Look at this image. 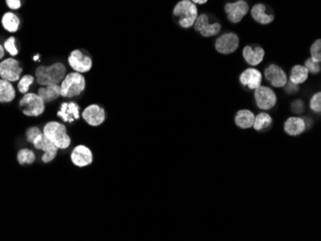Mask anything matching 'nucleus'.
<instances>
[{"instance_id": "obj_1", "label": "nucleus", "mask_w": 321, "mask_h": 241, "mask_svg": "<svg viewBox=\"0 0 321 241\" xmlns=\"http://www.w3.org/2000/svg\"><path fill=\"white\" fill-rule=\"evenodd\" d=\"M66 67L62 63H55L49 67L41 66L37 69V82L40 86L60 85L66 76Z\"/></svg>"}, {"instance_id": "obj_2", "label": "nucleus", "mask_w": 321, "mask_h": 241, "mask_svg": "<svg viewBox=\"0 0 321 241\" xmlns=\"http://www.w3.org/2000/svg\"><path fill=\"white\" fill-rule=\"evenodd\" d=\"M42 134L59 149L69 148L72 143L66 126L60 122L51 121L46 123L43 127Z\"/></svg>"}, {"instance_id": "obj_3", "label": "nucleus", "mask_w": 321, "mask_h": 241, "mask_svg": "<svg viewBox=\"0 0 321 241\" xmlns=\"http://www.w3.org/2000/svg\"><path fill=\"white\" fill-rule=\"evenodd\" d=\"M173 15L178 19V24L182 28H191L198 17L197 5L191 0H181L175 5Z\"/></svg>"}, {"instance_id": "obj_4", "label": "nucleus", "mask_w": 321, "mask_h": 241, "mask_svg": "<svg viewBox=\"0 0 321 241\" xmlns=\"http://www.w3.org/2000/svg\"><path fill=\"white\" fill-rule=\"evenodd\" d=\"M86 88L85 77L79 72H72L66 75L60 84L61 96L72 98L83 93Z\"/></svg>"}, {"instance_id": "obj_5", "label": "nucleus", "mask_w": 321, "mask_h": 241, "mask_svg": "<svg viewBox=\"0 0 321 241\" xmlns=\"http://www.w3.org/2000/svg\"><path fill=\"white\" fill-rule=\"evenodd\" d=\"M19 107L26 116H39L45 110V102L38 93H27L19 101Z\"/></svg>"}, {"instance_id": "obj_6", "label": "nucleus", "mask_w": 321, "mask_h": 241, "mask_svg": "<svg viewBox=\"0 0 321 241\" xmlns=\"http://www.w3.org/2000/svg\"><path fill=\"white\" fill-rule=\"evenodd\" d=\"M254 97L257 107L261 110H270L277 103V96L275 93L270 88L265 86H260L255 90Z\"/></svg>"}, {"instance_id": "obj_7", "label": "nucleus", "mask_w": 321, "mask_h": 241, "mask_svg": "<svg viewBox=\"0 0 321 241\" xmlns=\"http://www.w3.org/2000/svg\"><path fill=\"white\" fill-rule=\"evenodd\" d=\"M195 29L203 37H214L220 32L221 25L217 21H211L210 17L206 14H201L197 17L195 22Z\"/></svg>"}, {"instance_id": "obj_8", "label": "nucleus", "mask_w": 321, "mask_h": 241, "mask_svg": "<svg viewBox=\"0 0 321 241\" xmlns=\"http://www.w3.org/2000/svg\"><path fill=\"white\" fill-rule=\"evenodd\" d=\"M22 69L18 61L14 58H8L0 63V77L9 82H16L20 78Z\"/></svg>"}, {"instance_id": "obj_9", "label": "nucleus", "mask_w": 321, "mask_h": 241, "mask_svg": "<svg viewBox=\"0 0 321 241\" xmlns=\"http://www.w3.org/2000/svg\"><path fill=\"white\" fill-rule=\"evenodd\" d=\"M32 144L34 145L35 148L44 152V154L41 157V161L44 164H48V163L52 162L56 158L58 150H59V148L54 144L53 142H51L42 133L37 137L36 138L33 140Z\"/></svg>"}, {"instance_id": "obj_10", "label": "nucleus", "mask_w": 321, "mask_h": 241, "mask_svg": "<svg viewBox=\"0 0 321 241\" xmlns=\"http://www.w3.org/2000/svg\"><path fill=\"white\" fill-rule=\"evenodd\" d=\"M239 45H240L239 37L237 34L232 32H228L221 35L215 40L214 43V47L216 51L224 55L234 53L239 48Z\"/></svg>"}, {"instance_id": "obj_11", "label": "nucleus", "mask_w": 321, "mask_h": 241, "mask_svg": "<svg viewBox=\"0 0 321 241\" xmlns=\"http://www.w3.org/2000/svg\"><path fill=\"white\" fill-rule=\"evenodd\" d=\"M224 9L229 21L232 23H239L248 13L249 6L245 0H238L236 2L226 3Z\"/></svg>"}, {"instance_id": "obj_12", "label": "nucleus", "mask_w": 321, "mask_h": 241, "mask_svg": "<svg viewBox=\"0 0 321 241\" xmlns=\"http://www.w3.org/2000/svg\"><path fill=\"white\" fill-rule=\"evenodd\" d=\"M69 64L75 72L85 73L92 68V60L89 56L83 54L80 50H73L69 57Z\"/></svg>"}, {"instance_id": "obj_13", "label": "nucleus", "mask_w": 321, "mask_h": 241, "mask_svg": "<svg viewBox=\"0 0 321 241\" xmlns=\"http://www.w3.org/2000/svg\"><path fill=\"white\" fill-rule=\"evenodd\" d=\"M83 119L93 127L96 126H100L101 124H103V122L106 119V112L105 110L100 107L99 105H90L89 107H87L83 113H82Z\"/></svg>"}, {"instance_id": "obj_14", "label": "nucleus", "mask_w": 321, "mask_h": 241, "mask_svg": "<svg viewBox=\"0 0 321 241\" xmlns=\"http://www.w3.org/2000/svg\"><path fill=\"white\" fill-rule=\"evenodd\" d=\"M265 77L268 83L275 88H283L287 83V76L285 70L277 65H270L265 70Z\"/></svg>"}, {"instance_id": "obj_15", "label": "nucleus", "mask_w": 321, "mask_h": 241, "mask_svg": "<svg viewBox=\"0 0 321 241\" xmlns=\"http://www.w3.org/2000/svg\"><path fill=\"white\" fill-rule=\"evenodd\" d=\"M71 160L72 164L76 167H88L92 164L93 161L92 152L85 145H78L72 150Z\"/></svg>"}, {"instance_id": "obj_16", "label": "nucleus", "mask_w": 321, "mask_h": 241, "mask_svg": "<svg viewBox=\"0 0 321 241\" xmlns=\"http://www.w3.org/2000/svg\"><path fill=\"white\" fill-rule=\"evenodd\" d=\"M263 76L262 73L256 69H247L240 75L241 84L247 88L250 91L256 90L262 85Z\"/></svg>"}, {"instance_id": "obj_17", "label": "nucleus", "mask_w": 321, "mask_h": 241, "mask_svg": "<svg viewBox=\"0 0 321 241\" xmlns=\"http://www.w3.org/2000/svg\"><path fill=\"white\" fill-rule=\"evenodd\" d=\"M57 115L62 118L64 122L72 123L80 118V107L75 102H64L61 105Z\"/></svg>"}, {"instance_id": "obj_18", "label": "nucleus", "mask_w": 321, "mask_h": 241, "mask_svg": "<svg viewBox=\"0 0 321 241\" xmlns=\"http://www.w3.org/2000/svg\"><path fill=\"white\" fill-rule=\"evenodd\" d=\"M242 55L248 65L255 67L262 63V61L264 60L265 50L262 46L258 44H249L243 48Z\"/></svg>"}, {"instance_id": "obj_19", "label": "nucleus", "mask_w": 321, "mask_h": 241, "mask_svg": "<svg viewBox=\"0 0 321 241\" xmlns=\"http://www.w3.org/2000/svg\"><path fill=\"white\" fill-rule=\"evenodd\" d=\"M251 17L255 21H257L258 23L263 24V25L269 24L274 20V16L272 14L267 13V6L262 3L256 4L252 7Z\"/></svg>"}, {"instance_id": "obj_20", "label": "nucleus", "mask_w": 321, "mask_h": 241, "mask_svg": "<svg viewBox=\"0 0 321 241\" xmlns=\"http://www.w3.org/2000/svg\"><path fill=\"white\" fill-rule=\"evenodd\" d=\"M284 130L289 136L296 137L299 136L306 130L305 120L301 117L291 116L286 119L284 124Z\"/></svg>"}, {"instance_id": "obj_21", "label": "nucleus", "mask_w": 321, "mask_h": 241, "mask_svg": "<svg viewBox=\"0 0 321 241\" xmlns=\"http://www.w3.org/2000/svg\"><path fill=\"white\" fill-rule=\"evenodd\" d=\"M255 115L249 110H241L238 111L235 116V123L241 129H249L253 127Z\"/></svg>"}, {"instance_id": "obj_22", "label": "nucleus", "mask_w": 321, "mask_h": 241, "mask_svg": "<svg viewBox=\"0 0 321 241\" xmlns=\"http://www.w3.org/2000/svg\"><path fill=\"white\" fill-rule=\"evenodd\" d=\"M16 98V91L11 82L0 79V102L9 103Z\"/></svg>"}, {"instance_id": "obj_23", "label": "nucleus", "mask_w": 321, "mask_h": 241, "mask_svg": "<svg viewBox=\"0 0 321 241\" xmlns=\"http://www.w3.org/2000/svg\"><path fill=\"white\" fill-rule=\"evenodd\" d=\"M38 94L44 102H52L61 96L60 85H48L39 89Z\"/></svg>"}, {"instance_id": "obj_24", "label": "nucleus", "mask_w": 321, "mask_h": 241, "mask_svg": "<svg viewBox=\"0 0 321 241\" xmlns=\"http://www.w3.org/2000/svg\"><path fill=\"white\" fill-rule=\"evenodd\" d=\"M1 23L3 28L10 32L15 33L18 30V27L20 25V20L18 19V16L12 12H8L3 15L1 19Z\"/></svg>"}, {"instance_id": "obj_25", "label": "nucleus", "mask_w": 321, "mask_h": 241, "mask_svg": "<svg viewBox=\"0 0 321 241\" xmlns=\"http://www.w3.org/2000/svg\"><path fill=\"white\" fill-rule=\"evenodd\" d=\"M308 77H309V71L307 70V69L303 66L297 65L291 69L289 80L292 84L300 85L307 81Z\"/></svg>"}, {"instance_id": "obj_26", "label": "nucleus", "mask_w": 321, "mask_h": 241, "mask_svg": "<svg viewBox=\"0 0 321 241\" xmlns=\"http://www.w3.org/2000/svg\"><path fill=\"white\" fill-rule=\"evenodd\" d=\"M272 125V118L267 112H260L255 116L253 128L257 132H265L268 130Z\"/></svg>"}, {"instance_id": "obj_27", "label": "nucleus", "mask_w": 321, "mask_h": 241, "mask_svg": "<svg viewBox=\"0 0 321 241\" xmlns=\"http://www.w3.org/2000/svg\"><path fill=\"white\" fill-rule=\"evenodd\" d=\"M18 164L20 166H24V165H32L35 161H36V155L35 153L28 148L20 149L18 152Z\"/></svg>"}, {"instance_id": "obj_28", "label": "nucleus", "mask_w": 321, "mask_h": 241, "mask_svg": "<svg viewBox=\"0 0 321 241\" xmlns=\"http://www.w3.org/2000/svg\"><path fill=\"white\" fill-rule=\"evenodd\" d=\"M33 83H34V77L32 75H24L20 77L18 83V92L22 94L28 93Z\"/></svg>"}, {"instance_id": "obj_29", "label": "nucleus", "mask_w": 321, "mask_h": 241, "mask_svg": "<svg viewBox=\"0 0 321 241\" xmlns=\"http://www.w3.org/2000/svg\"><path fill=\"white\" fill-rule=\"evenodd\" d=\"M4 49L12 57H15L18 54V48L16 45V37H10L4 42Z\"/></svg>"}, {"instance_id": "obj_30", "label": "nucleus", "mask_w": 321, "mask_h": 241, "mask_svg": "<svg viewBox=\"0 0 321 241\" xmlns=\"http://www.w3.org/2000/svg\"><path fill=\"white\" fill-rule=\"evenodd\" d=\"M305 68L307 69L309 73H312V74H318L321 72V63L313 60L312 58L306 60Z\"/></svg>"}, {"instance_id": "obj_31", "label": "nucleus", "mask_w": 321, "mask_h": 241, "mask_svg": "<svg viewBox=\"0 0 321 241\" xmlns=\"http://www.w3.org/2000/svg\"><path fill=\"white\" fill-rule=\"evenodd\" d=\"M321 39H317L313 45L311 46V55H312V59L317 61V62H321Z\"/></svg>"}, {"instance_id": "obj_32", "label": "nucleus", "mask_w": 321, "mask_h": 241, "mask_svg": "<svg viewBox=\"0 0 321 241\" xmlns=\"http://www.w3.org/2000/svg\"><path fill=\"white\" fill-rule=\"evenodd\" d=\"M321 93L319 92V93H315L311 99V102H310V107L313 111L315 112H318L320 113L321 111Z\"/></svg>"}, {"instance_id": "obj_33", "label": "nucleus", "mask_w": 321, "mask_h": 241, "mask_svg": "<svg viewBox=\"0 0 321 241\" xmlns=\"http://www.w3.org/2000/svg\"><path fill=\"white\" fill-rule=\"evenodd\" d=\"M42 132L40 130L38 127H31L28 130L26 131V139L29 143H32L33 140L36 138L37 137L41 134Z\"/></svg>"}, {"instance_id": "obj_34", "label": "nucleus", "mask_w": 321, "mask_h": 241, "mask_svg": "<svg viewBox=\"0 0 321 241\" xmlns=\"http://www.w3.org/2000/svg\"><path fill=\"white\" fill-rule=\"evenodd\" d=\"M304 109H305V105H304V102L302 100L297 99V100L292 102L291 111H293L294 113H301V112H303Z\"/></svg>"}, {"instance_id": "obj_35", "label": "nucleus", "mask_w": 321, "mask_h": 241, "mask_svg": "<svg viewBox=\"0 0 321 241\" xmlns=\"http://www.w3.org/2000/svg\"><path fill=\"white\" fill-rule=\"evenodd\" d=\"M285 92L288 93V94H292V93H297V92L299 91V87H298V85L292 84L291 82L285 84Z\"/></svg>"}, {"instance_id": "obj_36", "label": "nucleus", "mask_w": 321, "mask_h": 241, "mask_svg": "<svg viewBox=\"0 0 321 241\" xmlns=\"http://www.w3.org/2000/svg\"><path fill=\"white\" fill-rule=\"evenodd\" d=\"M6 4L11 10H18L21 7V0H6Z\"/></svg>"}, {"instance_id": "obj_37", "label": "nucleus", "mask_w": 321, "mask_h": 241, "mask_svg": "<svg viewBox=\"0 0 321 241\" xmlns=\"http://www.w3.org/2000/svg\"><path fill=\"white\" fill-rule=\"evenodd\" d=\"M191 1H193L195 4H205V3H207L208 2V0H191Z\"/></svg>"}, {"instance_id": "obj_38", "label": "nucleus", "mask_w": 321, "mask_h": 241, "mask_svg": "<svg viewBox=\"0 0 321 241\" xmlns=\"http://www.w3.org/2000/svg\"><path fill=\"white\" fill-rule=\"evenodd\" d=\"M4 55H5V49H4V47L0 44V60L3 59Z\"/></svg>"}]
</instances>
